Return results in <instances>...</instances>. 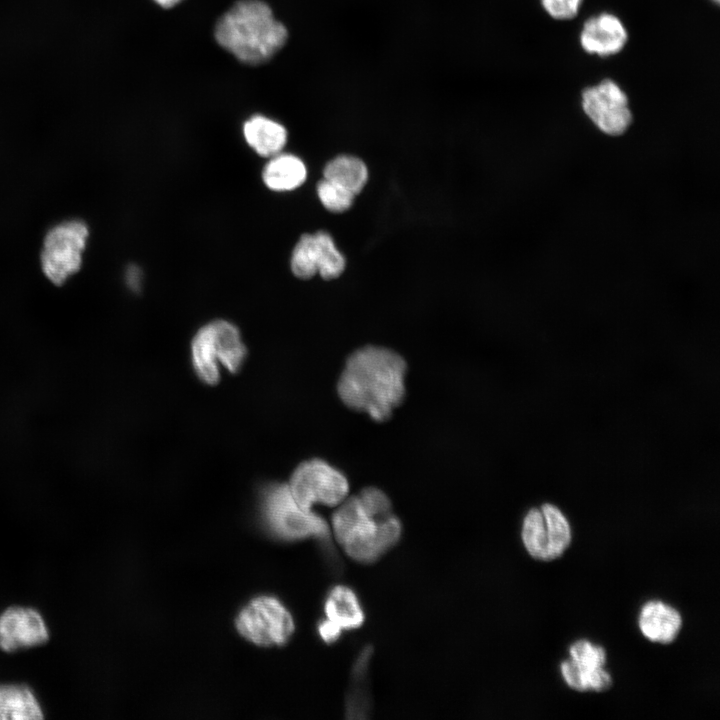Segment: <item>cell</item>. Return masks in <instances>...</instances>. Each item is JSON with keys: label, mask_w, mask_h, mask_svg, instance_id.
Returning <instances> with one entry per match:
<instances>
[{"label": "cell", "mask_w": 720, "mask_h": 720, "mask_svg": "<svg viewBox=\"0 0 720 720\" xmlns=\"http://www.w3.org/2000/svg\"><path fill=\"white\" fill-rule=\"evenodd\" d=\"M407 365L395 351L367 345L351 353L337 383L342 402L383 422L404 400Z\"/></svg>", "instance_id": "obj_1"}, {"label": "cell", "mask_w": 720, "mask_h": 720, "mask_svg": "<svg viewBox=\"0 0 720 720\" xmlns=\"http://www.w3.org/2000/svg\"><path fill=\"white\" fill-rule=\"evenodd\" d=\"M285 26L274 18L261 0L237 1L222 15L215 27L220 46L245 64H262L286 43Z\"/></svg>", "instance_id": "obj_2"}, {"label": "cell", "mask_w": 720, "mask_h": 720, "mask_svg": "<svg viewBox=\"0 0 720 720\" xmlns=\"http://www.w3.org/2000/svg\"><path fill=\"white\" fill-rule=\"evenodd\" d=\"M332 527L345 553L360 563H373L398 543L402 525L393 513L379 517L363 506L358 495L348 496L332 516Z\"/></svg>", "instance_id": "obj_3"}, {"label": "cell", "mask_w": 720, "mask_h": 720, "mask_svg": "<svg viewBox=\"0 0 720 720\" xmlns=\"http://www.w3.org/2000/svg\"><path fill=\"white\" fill-rule=\"evenodd\" d=\"M246 356L239 330L225 320H215L199 329L192 341V363L198 377L214 385L220 378V366L236 372Z\"/></svg>", "instance_id": "obj_4"}, {"label": "cell", "mask_w": 720, "mask_h": 720, "mask_svg": "<svg viewBox=\"0 0 720 720\" xmlns=\"http://www.w3.org/2000/svg\"><path fill=\"white\" fill-rule=\"evenodd\" d=\"M262 511L270 530L284 540L315 537L328 541L330 528L326 520L312 510L302 508L293 498L288 485L273 484L263 494Z\"/></svg>", "instance_id": "obj_5"}, {"label": "cell", "mask_w": 720, "mask_h": 720, "mask_svg": "<svg viewBox=\"0 0 720 720\" xmlns=\"http://www.w3.org/2000/svg\"><path fill=\"white\" fill-rule=\"evenodd\" d=\"M88 236L86 223L79 219L58 223L47 232L40 263L48 280L61 285L79 271Z\"/></svg>", "instance_id": "obj_6"}, {"label": "cell", "mask_w": 720, "mask_h": 720, "mask_svg": "<svg viewBox=\"0 0 720 720\" xmlns=\"http://www.w3.org/2000/svg\"><path fill=\"white\" fill-rule=\"evenodd\" d=\"M288 487L295 501L306 510H312L315 504L338 506L349 493L346 476L317 458L301 463L292 474Z\"/></svg>", "instance_id": "obj_7"}, {"label": "cell", "mask_w": 720, "mask_h": 720, "mask_svg": "<svg viewBox=\"0 0 720 720\" xmlns=\"http://www.w3.org/2000/svg\"><path fill=\"white\" fill-rule=\"evenodd\" d=\"M522 541L535 559L550 561L560 557L571 542V529L563 513L552 504L532 508L522 526Z\"/></svg>", "instance_id": "obj_8"}, {"label": "cell", "mask_w": 720, "mask_h": 720, "mask_svg": "<svg viewBox=\"0 0 720 720\" xmlns=\"http://www.w3.org/2000/svg\"><path fill=\"white\" fill-rule=\"evenodd\" d=\"M581 108L593 125L607 136L623 135L633 121L627 94L609 78L583 89Z\"/></svg>", "instance_id": "obj_9"}, {"label": "cell", "mask_w": 720, "mask_h": 720, "mask_svg": "<svg viewBox=\"0 0 720 720\" xmlns=\"http://www.w3.org/2000/svg\"><path fill=\"white\" fill-rule=\"evenodd\" d=\"M236 627L247 640L262 646L286 643L295 629L290 613L272 597L252 600L238 615Z\"/></svg>", "instance_id": "obj_10"}, {"label": "cell", "mask_w": 720, "mask_h": 720, "mask_svg": "<svg viewBox=\"0 0 720 720\" xmlns=\"http://www.w3.org/2000/svg\"><path fill=\"white\" fill-rule=\"evenodd\" d=\"M571 659L561 663V673L565 682L577 691L607 690L612 678L604 669L605 650L588 640H579L569 648Z\"/></svg>", "instance_id": "obj_11"}, {"label": "cell", "mask_w": 720, "mask_h": 720, "mask_svg": "<svg viewBox=\"0 0 720 720\" xmlns=\"http://www.w3.org/2000/svg\"><path fill=\"white\" fill-rule=\"evenodd\" d=\"M48 629L38 611L26 607H10L0 615V649L15 652L44 644Z\"/></svg>", "instance_id": "obj_12"}, {"label": "cell", "mask_w": 720, "mask_h": 720, "mask_svg": "<svg viewBox=\"0 0 720 720\" xmlns=\"http://www.w3.org/2000/svg\"><path fill=\"white\" fill-rule=\"evenodd\" d=\"M628 41V32L620 18L602 12L588 18L580 31L581 48L590 55L609 57L623 50Z\"/></svg>", "instance_id": "obj_13"}, {"label": "cell", "mask_w": 720, "mask_h": 720, "mask_svg": "<svg viewBox=\"0 0 720 720\" xmlns=\"http://www.w3.org/2000/svg\"><path fill=\"white\" fill-rule=\"evenodd\" d=\"M682 626L679 612L661 602H647L639 615L642 634L653 642L668 644L675 640Z\"/></svg>", "instance_id": "obj_14"}, {"label": "cell", "mask_w": 720, "mask_h": 720, "mask_svg": "<svg viewBox=\"0 0 720 720\" xmlns=\"http://www.w3.org/2000/svg\"><path fill=\"white\" fill-rule=\"evenodd\" d=\"M326 618L342 630L357 629L365 621V613L355 591L346 585H336L329 590L324 602Z\"/></svg>", "instance_id": "obj_15"}, {"label": "cell", "mask_w": 720, "mask_h": 720, "mask_svg": "<svg viewBox=\"0 0 720 720\" xmlns=\"http://www.w3.org/2000/svg\"><path fill=\"white\" fill-rule=\"evenodd\" d=\"M243 133L248 145L263 157L280 153L287 141L285 127L261 115L248 119L243 126Z\"/></svg>", "instance_id": "obj_16"}, {"label": "cell", "mask_w": 720, "mask_h": 720, "mask_svg": "<svg viewBox=\"0 0 720 720\" xmlns=\"http://www.w3.org/2000/svg\"><path fill=\"white\" fill-rule=\"evenodd\" d=\"M306 175V167L300 158L278 153L265 165L262 178L271 190L290 191L303 184Z\"/></svg>", "instance_id": "obj_17"}, {"label": "cell", "mask_w": 720, "mask_h": 720, "mask_svg": "<svg viewBox=\"0 0 720 720\" xmlns=\"http://www.w3.org/2000/svg\"><path fill=\"white\" fill-rule=\"evenodd\" d=\"M43 713L40 705L25 685H0V720L14 719H42Z\"/></svg>", "instance_id": "obj_18"}, {"label": "cell", "mask_w": 720, "mask_h": 720, "mask_svg": "<svg viewBox=\"0 0 720 720\" xmlns=\"http://www.w3.org/2000/svg\"><path fill=\"white\" fill-rule=\"evenodd\" d=\"M324 178L356 195L365 186L368 171L366 165L360 159L342 155L334 158L326 165Z\"/></svg>", "instance_id": "obj_19"}, {"label": "cell", "mask_w": 720, "mask_h": 720, "mask_svg": "<svg viewBox=\"0 0 720 720\" xmlns=\"http://www.w3.org/2000/svg\"><path fill=\"white\" fill-rule=\"evenodd\" d=\"M291 270L300 279H309L318 273V251L314 234H304L291 255Z\"/></svg>", "instance_id": "obj_20"}, {"label": "cell", "mask_w": 720, "mask_h": 720, "mask_svg": "<svg viewBox=\"0 0 720 720\" xmlns=\"http://www.w3.org/2000/svg\"><path fill=\"white\" fill-rule=\"evenodd\" d=\"M318 250V273L327 280L338 277L345 268V259L331 236L323 231L314 234Z\"/></svg>", "instance_id": "obj_21"}, {"label": "cell", "mask_w": 720, "mask_h": 720, "mask_svg": "<svg viewBox=\"0 0 720 720\" xmlns=\"http://www.w3.org/2000/svg\"><path fill=\"white\" fill-rule=\"evenodd\" d=\"M317 194L323 206L336 213L349 209L355 197L349 190L325 178L318 183Z\"/></svg>", "instance_id": "obj_22"}, {"label": "cell", "mask_w": 720, "mask_h": 720, "mask_svg": "<svg viewBox=\"0 0 720 720\" xmlns=\"http://www.w3.org/2000/svg\"><path fill=\"white\" fill-rule=\"evenodd\" d=\"M540 2L551 18L565 21L577 16L583 0H540Z\"/></svg>", "instance_id": "obj_23"}, {"label": "cell", "mask_w": 720, "mask_h": 720, "mask_svg": "<svg viewBox=\"0 0 720 720\" xmlns=\"http://www.w3.org/2000/svg\"><path fill=\"white\" fill-rule=\"evenodd\" d=\"M342 631L340 626L327 618L318 624V633L327 644L336 642L340 638Z\"/></svg>", "instance_id": "obj_24"}, {"label": "cell", "mask_w": 720, "mask_h": 720, "mask_svg": "<svg viewBox=\"0 0 720 720\" xmlns=\"http://www.w3.org/2000/svg\"><path fill=\"white\" fill-rule=\"evenodd\" d=\"M142 278V271L138 266L130 265L127 267L125 271V281L128 288L133 291H138L141 288Z\"/></svg>", "instance_id": "obj_25"}, {"label": "cell", "mask_w": 720, "mask_h": 720, "mask_svg": "<svg viewBox=\"0 0 720 720\" xmlns=\"http://www.w3.org/2000/svg\"><path fill=\"white\" fill-rule=\"evenodd\" d=\"M157 4L164 8H171L178 3H180L182 0H154Z\"/></svg>", "instance_id": "obj_26"}, {"label": "cell", "mask_w": 720, "mask_h": 720, "mask_svg": "<svg viewBox=\"0 0 720 720\" xmlns=\"http://www.w3.org/2000/svg\"><path fill=\"white\" fill-rule=\"evenodd\" d=\"M715 4H719V0H711Z\"/></svg>", "instance_id": "obj_27"}]
</instances>
